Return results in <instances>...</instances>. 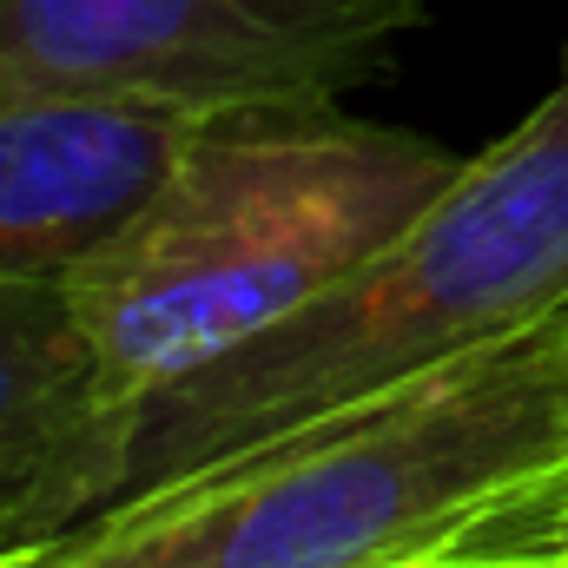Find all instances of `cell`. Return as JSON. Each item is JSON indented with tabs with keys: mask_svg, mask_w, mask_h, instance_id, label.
Instances as JSON below:
<instances>
[{
	"mask_svg": "<svg viewBox=\"0 0 568 568\" xmlns=\"http://www.w3.org/2000/svg\"><path fill=\"white\" fill-rule=\"evenodd\" d=\"M140 404L106 377L67 278L0 284V568L73 536L133 483Z\"/></svg>",
	"mask_w": 568,
	"mask_h": 568,
	"instance_id": "cell-6",
	"label": "cell"
},
{
	"mask_svg": "<svg viewBox=\"0 0 568 568\" xmlns=\"http://www.w3.org/2000/svg\"><path fill=\"white\" fill-rule=\"evenodd\" d=\"M429 0H0V67L192 113L337 106L397 67Z\"/></svg>",
	"mask_w": 568,
	"mask_h": 568,
	"instance_id": "cell-4",
	"label": "cell"
},
{
	"mask_svg": "<svg viewBox=\"0 0 568 568\" xmlns=\"http://www.w3.org/2000/svg\"><path fill=\"white\" fill-rule=\"evenodd\" d=\"M562 73H568V60H562Z\"/></svg>",
	"mask_w": 568,
	"mask_h": 568,
	"instance_id": "cell-10",
	"label": "cell"
},
{
	"mask_svg": "<svg viewBox=\"0 0 568 568\" xmlns=\"http://www.w3.org/2000/svg\"><path fill=\"white\" fill-rule=\"evenodd\" d=\"M443 556H529V562H568V463L523 483L516 496L489 503Z\"/></svg>",
	"mask_w": 568,
	"mask_h": 568,
	"instance_id": "cell-7",
	"label": "cell"
},
{
	"mask_svg": "<svg viewBox=\"0 0 568 568\" xmlns=\"http://www.w3.org/2000/svg\"><path fill=\"white\" fill-rule=\"evenodd\" d=\"M7 568H165V562L145 549L140 536H126L120 523L93 516L73 536H60V542H47V549H33V556H20Z\"/></svg>",
	"mask_w": 568,
	"mask_h": 568,
	"instance_id": "cell-8",
	"label": "cell"
},
{
	"mask_svg": "<svg viewBox=\"0 0 568 568\" xmlns=\"http://www.w3.org/2000/svg\"><path fill=\"white\" fill-rule=\"evenodd\" d=\"M212 113L0 67V284L73 278L165 185Z\"/></svg>",
	"mask_w": 568,
	"mask_h": 568,
	"instance_id": "cell-5",
	"label": "cell"
},
{
	"mask_svg": "<svg viewBox=\"0 0 568 568\" xmlns=\"http://www.w3.org/2000/svg\"><path fill=\"white\" fill-rule=\"evenodd\" d=\"M410 568H568V562H529V556H429Z\"/></svg>",
	"mask_w": 568,
	"mask_h": 568,
	"instance_id": "cell-9",
	"label": "cell"
},
{
	"mask_svg": "<svg viewBox=\"0 0 568 568\" xmlns=\"http://www.w3.org/2000/svg\"><path fill=\"white\" fill-rule=\"evenodd\" d=\"M469 159L337 106L212 113L67 291L106 377L152 404L410 232Z\"/></svg>",
	"mask_w": 568,
	"mask_h": 568,
	"instance_id": "cell-1",
	"label": "cell"
},
{
	"mask_svg": "<svg viewBox=\"0 0 568 568\" xmlns=\"http://www.w3.org/2000/svg\"><path fill=\"white\" fill-rule=\"evenodd\" d=\"M568 304V73L410 232L140 410L126 496L331 424ZM120 496V503H126Z\"/></svg>",
	"mask_w": 568,
	"mask_h": 568,
	"instance_id": "cell-2",
	"label": "cell"
},
{
	"mask_svg": "<svg viewBox=\"0 0 568 568\" xmlns=\"http://www.w3.org/2000/svg\"><path fill=\"white\" fill-rule=\"evenodd\" d=\"M568 463V304L239 463L100 509L165 568H410Z\"/></svg>",
	"mask_w": 568,
	"mask_h": 568,
	"instance_id": "cell-3",
	"label": "cell"
}]
</instances>
